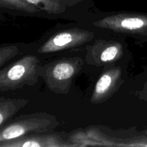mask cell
I'll use <instances>...</instances> for the list:
<instances>
[{
  "label": "cell",
  "instance_id": "3",
  "mask_svg": "<svg viewBox=\"0 0 147 147\" xmlns=\"http://www.w3.org/2000/svg\"><path fill=\"white\" fill-rule=\"evenodd\" d=\"M84 61L80 57H63L53 60L40 69V77L47 88L57 94L67 95L73 80L83 68Z\"/></svg>",
  "mask_w": 147,
  "mask_h": 147
},
{
  "label": "cell",
  "instance_id": "6",
  "mask_svg": "<svg viewBox=\"0 0 147 147\" xmlns=\"http://www.w3.org/2000/svg\"><path fill=\"white\" fill-rule=\"evenodd\" d=\"M94 38V33L78 27L67 29L53 34L37 52L40 54H50L76 48L89 42Z\"/></svg>",
  "mask_w": 147,
  "mask_h": 147
},
{
  "label": "cell",
  "instance_id": "7",
  "mask_svg": "<svg viewBox=\"0 0 147 147\" xmlns=\"http://www.w3.org/2000/svg\"><path fill=\"white\" fill-rule=\"evenodd\" d=\"M123 47L119 42L113 40H97L86 47V61L88 64L101 67L106 63L121 58Z\"/></svg>",
  "mask_w": 147,
  "mask_h": 147
},
{
  "label": "cell",
  "instance_id": "16",
  "mask_svg": "<svg viewBox=\"0 0 147 147\" xmlns=\"http://www.w3.org/2000/svg\"><path fill=\"white\" fill-rule=\"evenodd\" d=\"M144 132H145V134H146L147 135V129H146V130L144 131Z\"/></svg>",
  "mask_w": 147,
  "mask_h": 147
},
{
  "label": "cell",
  "instance_id": "2",
  "mask_svg": "<svg viewBox=\"0 0 147 147\" xmlns=\"http://www.w3.org/2000/svg\"><path fill=\"white\" fill-rule=\"evenodd\" d=\"M98 28L134 39L136 44L147 42V13L117 12L93 23Z\"/></svg>",
  "mask_w": 147,
  "mask_h": 147
},
{
  "label": "cell",
  "instance_id": "14",
  "mask_svg": "<svg viewBox=\"0 0 147 147\" xmlns=\"http://www.w3.org/2000/svg\"><path fill=\"white\" fill-rule=\"evenodd\" d=\"M138 97L140 100L147 101V80L144 85V87L137 93Z\"/></svg>",
  "mask_w": 147,
  "mask_h": 147
},
{
  "label": "cell",
  "instance_id": "13",
  "mask_svg": "<svg viewBox=\"0 0 147 147\" xmlns=\"http://www.w3.org/2000/svg\"><path fill=\"white\" fill-rule=\"evenodd\" d=\"M17 45H5L0 47V67H2L7 62L18 54Z\"/></svg>",
  "mask_w": 147,
  "mask_h": 147
},
{
  "label": "cell",
  "instance_id": "5",
  "mask_svg": "<svg viewBox=\"0 0 147 147\" xmlns=\"http://www.w3.org/2000/svg\"><path fill=\"white\" fill-rule=\"evenodd\" d=\"M59 121L53 115L45 112L22 115L0 129V144L20 136L45 133L55 129Z\"/></svg>",
  "mask_w": 147,
  "mask_h": 147
},
{
  "label": "cell",
  "instance_id": "4",
  "mask_svg": "<svg viewBox=\"0 0 147 147\" xmlns=\"http://www.w3.org/2000/svg\"><path fill=\"white\" fill-rule=\"evenodd\" d=\"M42 64L34 55H26L0 70V91L34 86L40 77Z\"/></svg>",
  "mask_w": 147,
  "mask_h": 147
},
{
  "label": "cell",
  "instance_id": "12",
  "mask_svg": "<svg viewBox=\"0 0 147 147\" xmlns=\"http://www.w3.org/2000/svg\"><path fill=\"white\" fill-rule=\"evenodd\" d=\"M37 6L42 11L49 14H60L66 10L67 6L60 0H27Z\"/></svg>",
  "mask_w": 147,
  "mask_h": 147
},
{
  "label": "cell",
  "instance_id": "15",
  "mask_svg": "<svg viewBox=\"0 0 147 147\" xmlns=\"http://www.w3.org/2000/svg\"><path fill=\"white\" fill-rule=\"evenodd\" d=\"M60 1L65 4L67 7H72V6L76 5L82 1H86V0H60Z\"/></svg>",
  "mask_w": 147,
  "mask_h": 147
},
{
  "label": "cell",
  "instance_id": "9",
  "mask_svg": "<svg viewBox=\"0 0 147 147\" xmlns=\"http://www.w3.org/2000/svg\"><path fill=\"white\" fill-rule=\"evenodd\" d=\"M73 146L60 134L37 133L20 136L0 144V147Z\"/></svg>",
  "mask_w": 147,
  "mask_h": 147
},
{
  "label": "cell",
  "instance_id": "10",
  "mask_svg": "<svg viewBox=\"0 0 147 147\" xmlns=\"http://www.w3.org/2000/svg\"><path fill=\"white\" fill-rule=\"evenodd\" d=\"M28 103L29 100L27 99L1 97L0 98V126H4L7 121L11 119Z\"/></svg>",
  "mask_w": 147,
  "mask_h": 147
},
{
  "label": "cell",
  "instance_id": "1",
  "mask_svg": "<svg viewBox=\"0 0 147 147\" xmlns=\"http://www.w3.org/2000/svg\"><path fill=\"white\" fill-rule=\"evenodd\" d=\"M67 141L73 146H147V135L136 130H112L103 126H90L72 132Z\"/></svg>",
  "mask_w": 147,
  "mask_h": 147
},
{
  "label": "cell",
  "instance_id": "8",
  "mask_svg": "<svg viewBox=\"0 0 147 147\" xmlns=\"http://www.w3.org/2000/svg\"><path fill=\"white\" fill-rule=\"evenodd\" d=\"M123 73L120 67H112L102 74L96 83L90 102L100 104L107 101L119 90L123 83Z\"/></svg>",
  "mask_w": 147,
  "mask_h": 147
},
{
  "label": "cell",
  "instance_id": "11",
  "mask_svg": "<svg viewBox=\"0 0 147 147\" xmlns=\"http://www.w3.org/2000/svg\"><path fill=\"white\" fill-rule=\"evenodd\" d=\"M0 7L30 14H35L42 11L37 6L29 2L27 0H0Z\"/></svg>",
  "mask_w": 147,
  "mask_h": 147
}]
</instances>
